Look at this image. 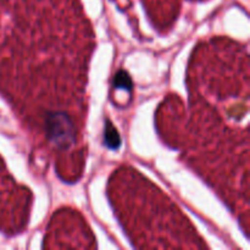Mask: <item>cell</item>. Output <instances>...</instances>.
<instances>
[{
  "label": "cell",
  "instance_id": "obj_1",
  "mask_svg": "<svg viewBox=\"0 0 250 250\" xmlns=\"http://www.w3.org/2000/svg\"><path fill=\"white\" fill-rule=\"evenodd\" d=\"M105 142L111 149H116L120 146V137L116 129L110 125V122H107L106 129H105Z\"/></svg>",
  "mask_w": 250,
  "mask_h": 250
},
{
  "label": "cell",
  "instance_id": "obj_2",
  "mask_svg": "<svg viewBox=\"0 0 250 250\" xmlns=\"http://www.w3.org/2000/svg\"><path fill=\"white\" fill-rule=\"evenodd\" d=\"M146 2H148V4H153V2H160L161 1V0H146Z\"/></svg>",
  "mask_w": 250,
  "mask_h": 250
}]
</instances>
